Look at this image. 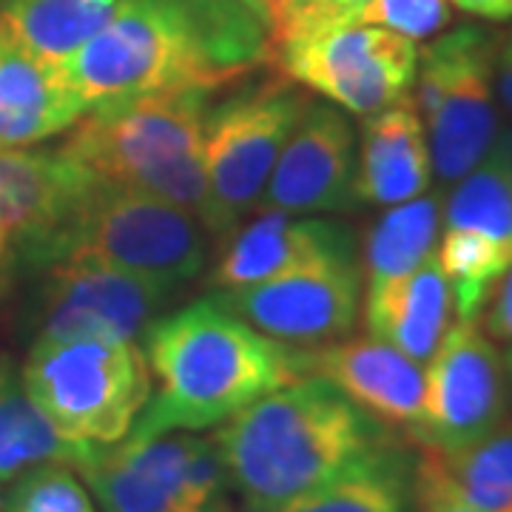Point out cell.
Listing matches in <instances>:
<instances>
[{"instance_id":"6da1fadb","label":"cell","mask_w":512,"mask_h":512,"mask_svg":"<svg viewBox=\"0 0 512 512\" xmlns=\"http://www.w3.org/2000/svg\"><path fill=\"white\" fill-rule=\"evenodd\" d=\"M271 52V23L242 0H123L60 72L89 109L131 94L220 92Z\"/></svg>"},{"instance_id":"7a4b0ae2","label":"cell","mask_w":512,"mask_h":512,"mask_svg":"<svg viewBox=\"0 0 512 512\" xmlns=\"http://www.w3.org/2000/svg\"><path fill=\"white\" fill-rule=\"evenodd\" d=\"M151 399L131 439L200 433L299 379L296 348L259 333L214 296L157 316L146 330Z\"/></svg>"},{"instance_id":"3957f363","label":"cell","mask_w":512,"mask_h":512,"mask_svg":"<svg viewBox=\"0 0 512 512\" xmlns=\"http://www.w3.org/2000/svg\"><path fill=\"white\" fill-rule=\"evenodd\" d=\"M214 444L248 512L328 484L387 447L390 436L322 376H299L222 421Z\"/></svg>"},{"instance_id":"277c9868","label":"cell","mask_w":512,"mask_h":512,"mask_svg":"<svg viewBox=\"0 0 512 512\" xmlns=\"http://www.w3.org/2000/svg\"><path fill=\"white\" fill-rule=\"evenodd\" d=\"M214 94L174 89L94 103L60 148L97 183L137 188L197 214L202 137Z\"/></svg>"},{"instance_id":"5b68a950","label":"cell","mask_w":512,"mask_h":512,"mask_svg":"<svg viewBox=\"0 0 512 512\" xmlns=\"http://www.w3.org/2000/svg\"><path fill=\"white\" fill-rule=\"evenodd\" d=\"M274 52L285 77L359 117L410 92L419 66L416 40L348 23L322 0H276Z\"/></svg>"},{"instance_id":"8992f818","label":"cell","mask_w":512,"mask_h":512,"mask_svg":"<svg viewBox=\"0 0 512 512\" xmlns=\"http://www.w3.org/2000/svg\"><path fill=\"white\" fill-rule=\"evenodd\" d=\"M57 259H92L180 291L205 268V228L183 205L126 185L94 183L66 225L23 265L40 271Z\"/></svg>"},{"instance_id":"52a82bcc","label":"cell","mask_w":512,"mask_h":512,"mask_svg":"<svg viewBox=\"0 0 512 512\" xmlns=\"http://www.w3.org/2000/svg\"><path fill=\"white\" fill-rule=\"evenodd\" d=\"M20 379L66 439L111 447L151 399V370L137 339H35Z\"/></svg>"},{"instance_id":"ba28073f","label":"cell","mask_w":512,"mask_h":512,"mask_svg":"<svg viewBox=\"0 0 512 512\" xmlns=\"http://www.w3.org/2000/svg\"><path fill=\"white\" fill-rule=\"evenodd\" d=\"M308 106V92L285 74L211 103L202 137L197 211L208 234L225 237L254 211L279 151Z\"/></svg>"},{"instance_id":"9c48e42d","label":"cell","mask_w":512,"mask_h":512,"mask_svg":"<svg viewBox=\"0 0 512 512\" xmlns=\"http://www.w3.org/2000/svg\"><path fill=\"white\" fill-rule=\"evenodd\" d=\"M498 43L481 26H461L419 49L413 100L441 188H453L473 171L501 134L495 94Z\"/></svg>"},{"instance_id":"30bf717a","label":"cell","mask_w":512,"mask_h":512,"mask_svg":"<svg viewBox=\"0 0 512 512\" xmlns=\"http://www.w3.org/2000/svg\"><path fill=\"white\" fill-rule=\"evenodd\" d=\"M77 473L100 512H228V473L214 439L165 433L97 447Z\"/></svg>"},{"instance_id":"8fae6325","label":"cell","mask_w":512,"mask_h":512,"mask_svg":"<svg viewBox=\"0 0 512 512\" xmlns=\"http://www.w3.org/2000/svg\"><path fill=\"white\" fill-rule=\"evenodd\" d=\"M510 370L478 319H456L424 365V407L413 430L421 447L453 453L507 419Z\"/></svg>"},{"instance_id":"7c38bea8","label":"cell","mask_w":512,"mask_h":512,"mask_svg":"<svg viewBox=\"0 0 512 512\" xmlns=\"http://www.w3.org/2000/svg\"><path fill=\"white\" fill-rule=\"evenodd\" d=\"M362 291L356 251H336L254 285L220 291L214 299L288 348H319L350 336L362 311Z\"/></svg>"},{"instance_id":"4fadbf2b","label":"cell","mask_w":512,"mask_h":512,"mask_svg":"<svg viewBox=\"0 0 512 512\" xmlns=\"http://www.w3.org/2000/svg\"><path fill=\"white\" fill-rule=\"evenodd\" d=\"M40 271L35 339L43 342L137 339L180 293L92 259H57Z\"/></svg>"},{"instance_id":"5bb4252c","label":"cell","mask_w":512,"mask_h":512,"mask_svg":"<svg viewBox=\"0 0 512 512\" xmlns=\"http://www.w3.org/2000/svg\"><path fill=\"white\" fill-rule=\"evenodd\" d=\"M356 146L348 111L311 100L279 151L256 208L302 217L350 208L356 202Z\"/></svg>"},{"instance_id":"9a60e30c","label":"cell","mask_w":512,"mask_h":512,"mask_svg":"<svg viewBox=\"0 0 512 512\" xmlns=\"http://www.w3.org/2000/svg\"><path fill=\"white\" fill-rule=\"evenodd\" d=\"M94 183L60 146H0V239L18 265L66 225Z\"/></svg>"},{"instance_id":"2e32d148","label":"cell","mask_w":512,"mask_h":512,"mask_svg":"<svg viewBox=\"0 0 512 512\" xmlns=\"http://www.w3.org/2000/svg\"><path fill=\"white\" fill-rule=\"evenodd\" d=\"M299 373L322 376L384 427L416 430L424 407V365L379 336H342L319 348H296Z\"/></svg>"},{"instance_id":"e0dca14e","label":"cell","mask_w":512,"mask_h":512,"mask_svg":"<svg viewBox=\"0 0 512 512\" xmlns=\"http://www.w3.org/2000/svg\"><path fill=\"white\" fill-rule=\"evenodd\" d=\"M225 237L211 271V285L217 291L254 285L322 254L356 251V237L348 225L285 211H262V217Z\"/></svg>"},{"instance_id":"ac0fdd59","label":"cell","mask_w":512,"mask_h":512,"mask_svg":"<svg viewBox=\"0 0 512 512\" xmlns=\"http://www.w3.org/2000/svg\"><path fill=\"white\" fill-rule=\"evenodd\" d=\"M433 183L430 143L419 106L407 92L396 103L367 114L356 146V202L399 205L427 194Z\"/></svg>"},{"instance_id":"d6986e66","label":"cell","mask_w":512,"mask_h":512,"mask_svg":"<svg viewBox=\"0 0 512 512\" xmlns=\"http://www.w3.org/2000/svg\"><path fill=\"white\" fill-rule=\"evenodd\" d=\"M83 111L57 66L0 37V146H37L69 131Z\"/></svg>"},{"instance_id":"ffe728a7","label":"cell","mask_w":512,"mask_h":512,"mask_svg":"<svg viewBox=\"0 0 512 512\" xmlns=\"http://www.w3.org/2000/svg\"><path fill=\"white\" fill-rule=\"evenodd\" d=\"M453 316V291L436 251L396 288L365 305L367 333L390 342L421 365H427L439 348Z\"/></svg>"},{"instance_id":"44dd1931","label":"cell","mask_w":512,"mask_h":512,"mask_svg":"<svg viewBox=\"0 0 512 512\" xmlns=\"http://www.w3.org/2000/svg\"><path fill=\"white\" fill-rule=\"evenodd\" d=\"M123 0H0V37L40 63L63 66Z\"/></svg>"},{"instance_id":"7402d4cb","label":"cell","mask_w":512,"mask_h":512,"mask_svg":"<svg viewBox=\"0 0 512 512\" xmlns=\"http://www.w3.org/2000/svg\"><path fill=\"white\" fill-rule=\"evenodd\" d=\"M441 231V194L390 205L367 231L362 254V305L379 299L413 274L436 251Z\"/></svg>"},{"instance_id":"603a6c76","label":"cell","mask_w":512,"mask_h":512,"mask_svg":"<svg viewBox=\"0 0 512 512\" xmlns=\"http://www.w3.org/2000/svg\"><path fill=\"white\" fill-rule=\"evenodd\" d=\"M441 228L484 239L512 265V128H501L493 148L450 188Z\"/></svg>"},{"instance_id":"cb8c5ba5","label":"cell","mask_w":512,"mask_h":512,"mask_svg":"<svg viewBox=\"0 0 512 512\" xmlns=\"http://www.w3.org/2000/svg\"><path fill=\"white\" fill-rule=\"evenodd\" d=\"M97 447L66 439L29 396L20 370L0 356V487L37 464L80 467Z\"/></svg>"},{"instance_id":"d4e9b609","label":"cell","mask_w":512,"mask_h":512,"mask_svg":"<svg viewBox=\"0 0 512 512\" xmlns=\"http://www.w3.org/2000/svg\"><path fill=\"white\" fill-rule=\"evenodd\" d=\"M248 512H416L413 476L393 444L370 453L342 476L288 504Z\"/></svg>"},{"instance_id":"484cf974","label":"cell","mask_w":512,"mask_h":512,"mask_svg":"<svg viewBox=\"0 0 512 512\" xmlns=\"http://www.w3.org/2000/svg\"><path fill=\"white\" fill-rule=\"evenodd\" d=\"M436 456L453 487L478 510L512 512V419L467 447Z\"/></svg>"},{"instance_id":"4316f807","label":"cell","mask_w":512,"mask_h":512,"mask_svg":"<svg viewBox=\"0 0 512 512\" xmlns=\"http://www.w3.org/2000/svg\"><path fill=\"white\" fill-rule=\"evenodd\" d=\"M0 512H100L69 464H37L0 487Z\"/></svg>"},{"instance_id":"83f0119b","label":"cell","mask_w":512,"mask_h":512,"mask_svg":"<svg viewBox=\"0 0 512 512\" xmlns=\"http://www.w3.org/2000/svg\"><path fill=\"white\" fill-rule=\"evenodd\" d=\"M450 0H367L356 9H336L339 18L362 26H379L410 40L439 35L450 23Z\"/></svg>"},{"instance_id":"f1b7e54d","label":"cell","mask_w":512,"mask_h":512,"mask_svg":"<svg viewBox=\"0 0 512 512\" xmlns=\"http://www.w3.org/2000/svg\"><path fill=\"white\" fill-rule=\"evenodd\" d=\"M413 510L416 512H484L470 504L453 487L441 467L439 456L421 447L419 461L413 464Z\"/></svg>"},{"instance_id":"f546056e","label":"cell","mask_w":512,"mask_h":512,"mask_svg":"<svg viewBox=\"0 0 512 512\" xmlns=\"http://www.w3.org/2000/svg\"><path fill=\"white\" fill-rule=\"evenodd\" d=\"M481 316V328L487 330V336L501 348L510 370V387H512V265L504 271V276L495 282L493 293L484 305Z\"/></svg>"},{"instance_id":"4dcf8cb0","label":"cell","mask_w":512,"mask_h":512,"mask_svg":"<svg viewBox=\"0 0 512 512\" xmlns=\"http://www.w3.org/2000/svg\"><path fill=\"white\" fill-rule=\"evenodd\" d=\"M495 94L498 106L510 117L512 123V32L498 43V57H495Z\"/></svg>"},{"instance_id":"1f68e13d","label":"cell","mask_w":512,"mask_h":512,"mask_svg":"<svg viewBox=\"0 0 512 512\" xmlns=\"http://www.w3.org/2000/svg\"><path fill=\"white\" fill-rule=\"evenodd\" d=\"M453 6L476 15V18L487 20H507L510 12H507V3L504 0H450Z\"/></svg>"},{"instance_id":"d6a6232c","label":"cell","mask_w":512,"mask_h":512,"mask_svg":"<svg viewBox=\"0 0 512 512\" xmlns=\"http://www.w3.org/2000/svg\"><path fill=\"white\" fill-rule=\"evenodd\" d=\"M18 268V262H15V251H12V245L6 242V239H0V296L6 293V285H9V279H12V271Z\"/></svg>"},{"instance_id":"836d02e7","label":"cell","mask_w":512,"mask_h":512,"mask_svg":"<svg viewBox=\"0 0 512 512\" xmlns=\"http://www.w3.org/2000/svg\"><path fill=\"white\" fill-rule=\"evenodd\" d=\"M248 9H254L259 18H265L271 23V29H274V0H242Z\"/></svg>"},{"instance_id":"e575fe53","label":"cell","mask_w":512,"mask_h":512,"mask_svg":"<svg viewBox=\"0 0 512 512\" xmlns=\"http://www.w3.org/2000/svg\"><path fill=\"white\" fill-rule=\"evenodd\" d=\"M322 3H328L333 9H342V12H348V9H356V6H362L367 0H322Z\"/></svg>"},{"instance_id":"d590c367","label":"cell","mask_w":512,"mask_h":512,"mask_svg":"<svg viewBox=\"0 0 512 512\" xmlns=\"http://www.w3.org/2000/svg\"><path fill=\"white\" fill-rule=\"evenodd\" d=\"M507 3V12H510V18H512V0H504Z\"/></svg>"},{"instance_id":"8d00e7d4","label":"cell","mask_w":512,"mask_h":512,"mask_svg":"<svg viewBox=\"0 0 512 512\" xmlns=\"http://www.w3.org/2000/svg\"><path fill=\"white\" fill-rule=\"evenodd\" d=\"M285 3H305V0H285Z\"/></svg>"},{"instance_id":"74e56055","label":"cell","mask_w":512,"mask_h":512,"mask_svg":"<svg viewBox=\"0 0 512 512\" xmlns=\"http://www.w3.org/2000/svg\"><path fill=\"white\" fill-rule=\"evenodd\" d=\"M274 9H276V0H274Z\"/></svg>"}]
</instances>
